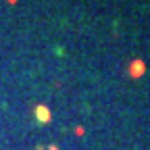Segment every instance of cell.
<instances>
[{
    "mask_svg": "<svg viewBox=\"0 0 150 150\" xmlns=\"http://www.w3.org/2000/svg\"><path fill=\"white\" fill-rule=\"evenodd\" d=\"M146 71V65L140 61V59H136V61H131L129 63V67H127V73H129V77H142V73Z\"/></svg>",
    "mask_w": 150,
    "mask_h": 150,
    "instance_id": "obj_1",
    "label": "cell"
}]
</instances>
